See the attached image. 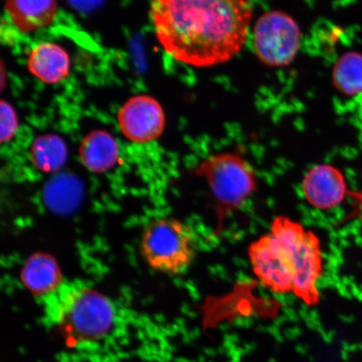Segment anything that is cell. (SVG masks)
<instances>
[{"mask_svg": "<svg viewBox=\"0 0 362 362\" xmlns=\"http://www.w3.org/2000/svg\"><path fill=\"white\" fill-rule=\"evenodd\" d=\"M198 240L191 226L173 217H160L148 223L140 251L153 270L168 275L185 274L196 259Z\"/></svg>", "mask_w": 362, "mask_h": 362, "instance_id": "cell-5", "label": "cell"}, {"mask_svg": "<svg viewBox=\"0 0 362 362\" xmlns=\"http://www.w3.org/2000/svg\"><path fill=\"white\" fill-rule=\"evenodd\" d=\"M253 274L270 291L293 293V274L291 259L282 244L271 233L262 235L248 247Z\"/></svg>", "mask_w": 362, "mask_h": 362, "instance_id": "cell-7", "label": "cell"}, {"mask_svg": "<svg viewBox=\"0 0 362 362\" xmlns=\"http://www.w3.org/2000/svg\"><path fill=\"white\" fill-rule=\"evenodd\" d=\"M300 26L281 11L264 13L253 31V47L257 58L272 67L291 64L300 49Z\"/></svg>", "mask_w": 362, "mask_h": 362, "instance_id": "cell-6", "label": "cell"}, {"mask_svg": "<svg viewBox=\"0 0 362 362\" xmlns=\"http://www.w3.org/2000/svg\"><path fill=\"white\" fill-rule=\"evenodd\" d=\"M270 233L282 244L291 259L293 293L308 306L318 305V282L324 273V257L319 237L286 216L275 217Z\"/></svg>", "mask_w": 362, "mask_h": 362, "instance_id": "cell-4", "label": "cell"}, {"mask_svg": "<svg viewBox=\"0 0 362 362\" xmlns=\"http://www.w3.org/2000/svg\"><path fill=\"white\" fill-rule=\"evenodd\" d=\"M21 278L31 293L45 298L52 296L63 284L57 262L47 255L30 257L23 267Z\"/></svg>", "mask_w": 362, "mask_h": 362, "instance_id": "cell-12", "label": "cell"}, {"mask_svg": "<svg viewBox=\"0 0 362 362\" xmlns=\"http://www.w3.org/2000/svg\"><path fill=\"white\" fill-rule=\"evenodd\" d=\"M81 162L93 172L112 168L119 157V147L110 134L93 131L83 139L79 148Z\"/></svg>", "mask_w": 362, "mask_h": 362, "instance_id": "cell-13", "label": "cell"}, {"mask_svg": "<svg viewBox=\"0 0 362 362\" xmlns=\"http://www.w3.org/2000/svg\"><path fill=\"white\" fill-rule=\"evenodd\" d=\"M117 124L127 139L147 144L160 137L165 126L164 110L156 99L147 95L130 98L117 112Z\"/></svg>", "mask_w": 362, "mask_h": 362, "instance_id": "cell-8", "label": "cell"}, {"mask_svg": "<svg viewBox=\"0 0 362 362\" xmlns=\"http://www.w3.org/2000/svg\"><path fill=\"white\" fill-rule=\"evenodd\" d=\"M0 120H1V142H10L18 129V117L10 103L0 102Z\"/></svg>", "mask_w": 362, "mask_h": 362, "instance_id": "cell-16", "label": "cell"}, {"mask_svg": "<svg viewBox=\"0 0 362 362\" xmlns=\"http://www.w3.org/2000/svg\"><path fill=\"white\" fill-rule=\"evenodd\" d=\"M31 158L40 169L51 171L65 162L66 147L64 141L56 134H45L35 140L30 149Z\"/></svg>", "mask_w": 362, "mask_h": 362, "instance_id": "cell-15", "label": "cell"}, {"mask_svg": "<svg viewBox=\"0 0 362 362\" xmlns=\"http://www.w3.org/2000/svg\"><path fill=\"white\" fill-rule=\"evenodd\" d=\"M6 11L18 30L31 33L52 24L57 4V0H6Z\"/></svg>", "mask_w": 362, "mask_h": 362, "instance_id": "cell-11", "label": "cell"}, {"mask_svg": "<svg viewBox=\"0 0 362 362\" xmlns=\"http://www.w3.org/2000/svg\"><path fill=\"white\" fill-rule=\"evenodd\" d=\"M301 189L307 203L320 211L334 209L349 194L342 172L328 164L317 165L308 170Z\"/></svg>", "mask_w": 362, "mask_h": 362, "instance_id": "cell-9", "label": "cell"}, {"mask_svg": "<svg viewBox=\"0 0 362 362\" xmlns=\"http://www.w3.org/2000/svg\"><path fill=\"white\" fill-rule=\"evenodd\" d=\"M151 15L169 55L187 65L211 67L242 51L252 10L247 0H152Z\"/></svg>", "mask_w": 362, "mask_h": 362, "instance_id": "cell-1", "label": "cell"}, {"mask_svg": "<svg viewBox=\"0 0 362 362\" xmlns=\"http://www.w3.org/2000/svg\"><path fill=\"white\" fill-rule=\"evenodd\" d=\"M196 173L209 187L215 201L216 236L226 221L241 210L259 188L255 168L245 158L233 152L216 153L197 166Z\"/></svg>", "mask_w": 362, "mask_h": 362, "instance_id": "cell-3", "label": "cell"}, {"mask_svg": "<svg viewBox=\"0 0 362 362\" xmlns=\"http://www.w3.org/2000/svg\"><path fill=\"white\" fill-rule=\"evenodd\" d=\"M72 6L81 11H90L100 4L101 0H69Z\"/></svg>", "mask_w": 362, "mask_h": 362, "instance_id": "cell-17", "label": "cell"}, {"mask_svg": "<svg viewBox=\"0 0 362 362\" xmlns=\"http://www.w3.org/2000/svg\"><path fill=\"white\" fill-rule=\"evenodd\" d=\"M47 300V315L68 346L96 345L117 327L115 305L96 288L80 282L63 284Z\"/></svg>", "mask_w": 362, "mask_h": 362, "instance_id": "cell-2", "label": "cell"}, {"mask_svg": "<svg viewBox=\"0 0 362 362\" xmlns=\"http://www.w3.org/2000/svg\"><path fill=\"white\" fill-rule=\"evenodd\" d=\"M332 81L339 93L356 96L362 93V55L356 52L343 54L333 67Z\"/></svg>", "mask_w": 362, "mask_h": 362, "instance_id": "cell-14", "label": "cell"}, {"mask_svg": "<svg viewBox=\"0 0 362 362\" xmlns=\"http://www.w3.org/2000/svg\"><path fill=\"white\" fill-rule=\"evenodd\" d=\"M27 66L36 78L45 83L56 84L69 74L70 58L60 45L45 42L31 49Z\"/></svg>", "mask_w": 362, "mask_h": 362, "instance_id": "cell-10", "label": "cell"}]
</instances>
